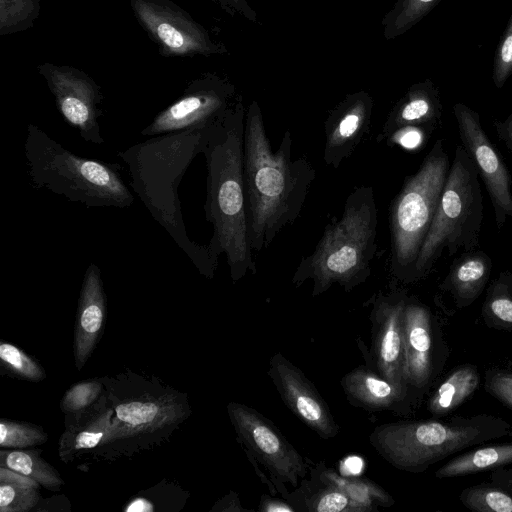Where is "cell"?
I'll return each mask as SVG.
<instances>
[{"instance_id":"23","label":"cell","mask_w":512,"mask_h":512,"mask_svg":"<svg viewBox=\"0 0 512 512\" xmlns=\"http://www.w3.org/2000/svg\"><path fill=\"white\" fill-rule=\"evenodd\" d=\"M285 500L296 512H364L341 490L313 477L302 479Z\"/></svg>"},{"instance_id":"30","label":"cell","mask_w":512,"mask_h":512,"mask_svg":"<svg viewBox=\"0 0 512 512\" xmlns=\"http://www.w3.org/2000/svg\"><path fill=\"white\" fill-rule=\"evenodd\" d=\"M40 14V0H0V35L22 32Z\"/></svg>"},{"instance_id":"3","label":"cell","mask_w":512,"mask_h":512,"mask_svg":"<svg viewBox=\"0 0 512 512\" xmlns=\"http://www.w3.org/2000/svg\"><path fill=\"white\" fill-rule=\"evenodd\" d=\"M215 126L152 136L117 153L128 167L130 186L140 201L199 273L209 279L214 277L218 264L213 261L208 245L189 238L178 187L192 161L203 153Z\"/></svg>"},{"instance_id":"38","label":"cell","mask_w":512,"mask_h":512,"mask_svg":"<svg viewBox=\"0 0 512 512\" xmlns=\"http://www.w3.org/2000/svg\"><path fill=\"white\" fill-rule=\"evenodd\" d=\"M231 16L240 15L245 19L257 22V14L247 0H211Z\"/></svg>"},{"instance_id":"5","label":"cell","mask_w":512,"mask_h":512,"mask_svg":"<svg viewBox=\"0 0 512 512\" xmlns=\"http://www.w3.org/2000/svg\"><path fill=\"white\" fill-rule=\"evenodd\" d=\"M24 155L36 189H47L88 208H125L134 202L118 164L76 155L32 123L27 125Z\"/></svg>"},{"instance_id":"15","label":"cell","mask_w":512,"mask_h":512,"mask_svg":"<svg viewBox=\"0 0 512 512\" xmlns=\"http://www.w3.org/2000/svg\"><path fill=\"white\" fill-rule=\"evenodd\" d=\"M267 374L282 402L303 424L323 440L339 434L340 426L327 402L299 367L276 352L270 358Z\"/></svg>"},{"instance_id":"9","label":"cell","mask_w":512,"mask_h":512,"mask_svg":"<svg viewBox=\"0 0 512 512\" xmlns=\"http://www.w3.org/2000/svg\"><path fill=\"white\" fill-rule=\"evenodd\" d=\"M227 411L237 441L251 454L276 487L282 498L305 478L308 464L299 451L284 437L272 421L246 404L232 401Z\"/></svg>"},{"instance_id":"28","label":"cell","mask_w":512,"mask_h":512,"mask_svg":"<svg viewBox=\"0 0 512 512\" xmlns=\"http://www.w3.org/2000/svg\"><path fill=\"white\" fill-rule=\"evenodd\" d=\"M441 0H397L381 24L386 40H392L420 22Z\"/></svg>"},{"instance_id":"1","label":"cell","mask_w":512,"mask_h":512,"mask_svg":"<svg viewBox=\"0 0 512 512\" xmlns=\"http://www.w3.org/2000/svg\"><path fill=\"white\" fill-rule=\"evenodd\" d=\"M292 134L285 132L272 151L260 105L246 110L243 161L248 237L253 252L268 248L279 232L300 216L316 171L306 157L292 155Z\"/></svg>"},{"instance_id":"33","label":"cell","mask_w":512,"mask_h":512,"mask_svg":"<svg viewBox=\"0 0 512 512\" xmlns=\"http://www.w3.org/2000/svg\"><path fill=\"white\" fill-rule=\"evenodd\" d=\"M0 359L3 367L21 379L38 382L46 377L36 360L11 343H0Z\"/></svg>"},{"instance_id":"8","label":"cell","mask_w":512,"mask_h":512,"mask_svg":"<svg viewBox=\"0 0 512 512\" xmlns=\"http://www.w3.org/2000/svg\"><path fill=\"white\" fill-rule=\"evenodd\" d=\"M444 141H435L418 171L406 177L389 209L391 275L413 282L414 266L450 170Z\"/></svg>"},{"instance_id":"36","label":"cell","mask_w":512,"mask_h":512,"mask_svg":"<svg viewBox=\"0 0 512 512\" xmlns=\"http://www.w3.org/2000/svg\"><path fill=\"white\" fill-rule=\"evenodd\" d=\"M486 390L512 409V373L492 371L487 373Z\"/></svg>"},{"instance_id":"13","label":"cell","mask_w":512,"mask_h":512,"mask_svg":"<svg viewBox=\"0 0 512 512\" xmlns=\"http://www.w3.org/2000/svg\"><path fill=\"white\" fill-rule=\"evenodd\" d=\"M54 96L57 108L65 121L89 143L101 145L99 118L103 111L101 87L84 71L70 66L43 63L37 67Z\"/></svg>"},{"instance_id":"6","label":"cell","mask_w":512,"mask_h":512,"mask_svg":"<svg viewBox=\"0 0 512 512\" xmlns=\"http://www.w3.org/2000/svg\"><path fill=\"white\" fill-rule=\"evenodd\" d=\"M506 428L507 423L489 416L451 422L397 421L376 426L369 443L394 468L422 473L455 452L505 435Z\"/></svg>"},{"instance_id":"21","label":"cell","mask_w":512,"mask_h":512,"mask_svg":"<svg viewBox=\"0 0 512 512\" xmlns=\"http://www.w3.org/2000/svg\"><path fill=\"white\" fill-rule=\"evenodd\" d=\"M492 270V260L483 251H467L456 258L441 284L452 294L459 307L474 302L486 286Z\"/></svg>"},{"instance_id":"18","label":"cell","mask_w":512,"mask_h":512,"mask_svg":"<svg viewBox=\"0 0 512 512\" xmlns=\"http://www.w3.org/2000/svg\"><path fill=\"white\" fill-rule=\"evenodd\" d=\"M405 378L409 387L424 388L432 373L431 315L419 301L407 299L403 316Z\"/></svg>"},{"instance_id":"4","label":"cell","mask_w":512,"mask_h":512,"mask_svg":"<svg viewBox=\"0 0 512 512\" xmlns=\"http://www.w3.org/2000/svg\"><path fill=\"white\" fill-rule=\"evenodd\" d=\"M377 223L373 188H354L341 217L325 227L314 251L300 261L292 284L299 287L311 280V295L316 297L334 284L349 292L364 283L376 252Z\"/></svg>"},{"instance_id":"20","label":"cell","mask_w":512,"mask_h":512,"mask_svg":"<svg viewBox=\"0 0 512 512\" xmlns=\"http://www.w3.org/2000/svg\"><path fill=\"white\" fill-rule=\"evenodd\" d=\"M340 385L349 404L367 411H396L404 398L376 369L359 365L346 373Z\"/></svg>"},{"instance_id":"17","label":"cell","mask_w":512,"mask_h":512,"mask_svg":"<svg viewBox=\"0 0 512 512\" xmlns=\"http://www.w3.org/2000/svg\"><path fill=\"white\" fill-rule=\"evenodd\" d=\"M107 298L100 268L90 263L78 298L73 340L75 365L81 370L93 353L105 324Z\"/></svg>"},{"instance_id":"7","label":"cell","mask_w":512,"mask_h":512,"mask_svg":"<svg viewBox=\"0 0 512 512\" xmlns=\"http://www.w3.org/2000/svg\"><path fill=\"white\" fill-rule=\"evenodd\" d=\"M483 196L478 170L462 145H457L430 229L419 251L413 281L425 277L444 251L448 256L479 245Z\"/></svg>"},{"instance_id":"11","label":"cell","mask_w":512,"mask_h":512,"mask_svg":"<svg viewBox=\"0 0 512 512\" xmlns=\"http://www.w3.org/2000/svg\"><path fill=\"white\" fill-rule=\"evenodd\" d=\"M238 94L235 86L215 73H203L193 79L183 94L141 130L143 136L209 128L224 120Z\"/></svg>"},{"instance_id":"39","label":"cell","mask_w":512,"mask_h":512,"mask_svg":"<svg viewBox=\"0 0 512 512\" xmlns=\"http://www.w3.org/2000/svg\"><path fill=\"white\" fill-rule=\"evenodd\" d=\"M258 510L261 512H296L295 508L284 498L263 494L261 496Z\"/></svg>"},{"instance_id":"10","label":"cell","mask_w":512,"mask_h":512,"mask_svg":"<svg viewBox=\"0 0 512 512\" xmlns=\"http://www.w3.org/2000/svg\"><path fill=\"white\" fill-rule=\"evenodd\" d=\"M136 20L163 57H209L228 52L203 25L171 0H130Z\"/></svg>"},{"instance_id":"12","label":"cell","mask_w":512,"mask_h":512,"mask_svg":"<svg viewBox=\"0 0 512 512\" xmlns=\"http://www.w3.org/2000/svg\"><path fill=\"white\" fill-rule=\"evenodd\" d=\"M407 299L406 292L399 289L374 295L369 300L370 350L364 344H359L366 364L376 369L404 398L408 393L403 338V316Z\"/></svg>"},{"instance_id":"24","label":"cell","mask_w":512,"mask_h":512,"mask_svg":"<svg viewBox=\"0 0 512 512\" xmlns=\"http://www.w3.org/2000/svg\"><path fill=\"white\" fill-rule=\"evenodd\" d=\"M40 487L36 480L0 466V511H31L41 500Z\"/></svg>"},{"instance_id":"27","label":"cell","mask_w":512,"mask_h":512,"mask_svg":"<svg viewBox=\"0 0 512 512\" xmlns=\"http://www.w3.org/2000/svg\"><path fill=\"white\" fill-rule=\"evenodd\" d=\"M512 463V444L479 448L456 457L439 468L438 478L462 476Z\"/></svg>"},{"instance_id":"31","label":"cell","mask_w":512,"mask_h":512,"mask_svg":"<svg viewBox=\"0 0 512 512\" xmlns=\"http://www.w3.org/2000/svg\"><path fill=\"white\" fill-rule=\"evenodd\" d=\"M47 433L39 426L2 419L0 421V446L5 449H25L45 443Z\"/></svg>"},{"instance_id":"35","label":"cell","mask_w":512,"mask_h":512,"mask_svg":"<svg viewBox=\"0 0 512 512\" xmlns=\"http://www.w3.org/2000/svg\"><path fill=\"white\" fill-rule=\"evenodd\" d=\"M512 74V13L496 49L492 79L496 88H502Z\"/></svg>"},{"instance_id":"22","label":"cell","mask_w":512,"mask_h":512,"mask_svg":"<svg viewBox=\"0 0 512 512\" xmlns=\"http://www.w3.org/2000/svg\"><path fill=\"white\" fill-rule=\"evenodd\" d=\"M310 477L333 485L345 493L364 512L378 511V507H390L395 503L393 497L381 486L367 478L346 477L320 461L310 467Z\"/></svg>"},{"instance_id":"16","label":"cell","mask_w":512,"mask_h":512,"mask_svg":"<svg viewBox=\"0 0 512 512\" xmlns=\"http://www.w3.org/2000/svg\"><path fill=\"white\" fill-rule=\"evenodd\" d=\"M374 101L366 91L345 96L324 122L323 160L337 169L356 150L370 130Z\"/></svg>"},{"instance_id":"40","label":"cell","mask_w":512,"mask_h":512,"mask_svg":"<svg viewBox=\"0 0 512 512\" xmlns=\"http://www.w3.org/2000/svg\"><path fill=\"white\" fill-rule=\"evenodd\" d=\"M211 511L246 512L251 510L242 507L238 494L231 491L228 495L224 496L217 503H215Z\"/></svg>"},{"instance_id":"41","label":"cell","mask_w":512,"mask_h":512,"mask_svg":"<svg viewBox=\"0 0 512 512\" xmlns=\"http://www.w3.org/2000/svg\"><path fill=\"white\" fill-rule=\"evenodd\" d=\"M494 127L499 139L512 152V114L503 121H496Z\"/></svg>"},{"instance_id":"19","label":"cell","mask_w":512,"mask_h":512,"mask_svg":"<svg viewBox=\"0 0 512 512\" xmlns=\"http://www.w3.org/2000/svg\"><path fill=\"white\" fill-rule=\"evenodd\" d=\"M442 116L439 91L431 80L413 84L387 115L376 141L386 142L398 130L414 127L431 132Z\"/></svg>"},{"instance_id":"29","label":"cell","mask_w":512,"mask_h":512,"mask_svg":"<svg viewBox=\"0 0 512 512\" xmlns=\"http://www.w3.org/2000/svg\"><path fill=\"white\" fill-rule=\"evenodd\" d=\"M483 312L487 319L512 327V273H499L490 285L485 298Z\"/></svg>"},{"instance_id":"2","label":"cell","mask_w":512,"mask_h":512,"mask_svg":"<svg viewBox=\"0 0 512 512\" xmlns=\"http://www.w3.org/2000/svg\"><path fill=\"white\" fill-rule=\"evenodd\" d=\"M246 109L243 97L211 131L203 155L206 160L205 217L213 233L208 248L213 261L224 254L236 283L257 268L248 237L243 144Z\"/></svg>"},{"instance_id":"25","label":"cell","mask_w":512,"mask_h":512,"mask_svg":"<svg viewBox=\"0 0 512 512\" xmlns=\"http://www.w3.org/2000/svg\"><path fill=\"white\" fill-rule=\"evenodd\" d=\"M478 384L479 377L474 366L459 367L446 378L431 397L429 411L435 415L453 411L474 393Z\"/></svg>"},{"instance_id":"37","label":"cell","mask_w":512,"mask_h":512,"mask_svg":"<svg viewBox=\"0 0 512 512\" xmlns=\"http://www.w3.org/2000/svg\"><path fill=\"white\" fill-rule=\"evenodd\" d=\"M428 132L420 128H404L391 135L386 143L389 145H400L405 149H415L421 146Z\"/></svg>"},{"instance_id":"26","label":"cell","mask_w":512,"mask_h":512,"mask_svg":"<svg viewBox=\"0 0 512 512\" xmlns=\"http://www.w3.org/2000/svg\"><path fill=\"white\" fill-rule=\"evenodd\" d=\"M0 466L26 475L51 491L60 490L64 484L59 472L40 456L39 450L2 448Z\"/></svg>"},{"instance_id":"32","label":"cell","mask_w":512,"mask_h":512,"mask_svg":"<svg viewBox=\"0 0 512 512\" xmlns=\"http://www.w3.org/2000/svg\"><path fill=\"white\" fill-rule=\"evenodd\" d=\"M464 506L478 512H512V496L492 487L476 486L462 491Z\"/></svg>"},{"instance_id":"34","label":"cell","mask_w":512,"mask_h":512,"mask_svg":"<svg viewBox=\"0 0 512 512\" xmlns=\"http://www.w3.org/2000/svg\"><path fill=\"white\" fill-rule=\"evenodd\" d=\"M104 385L99 380L76 383L70 387L61 401V410L77 416L92 406L102 394Z\"/></svg>"},{"instance_id":"14","label":"cell","mask_w":512,"mask_h":512,"mask_svg":"<svg viewBox=\"0 0 512 512\" xmlns=\"http://www.w3.org/2000/svg\"><path fill=\"white\" fill-rule=\"evenodd\" d=\"M462 146L474 162L490 197L496 226L501 230L512 217V178L509 170L485 133L480 115L463 103L453 106Z\"/></svg>"}]
</instances>
